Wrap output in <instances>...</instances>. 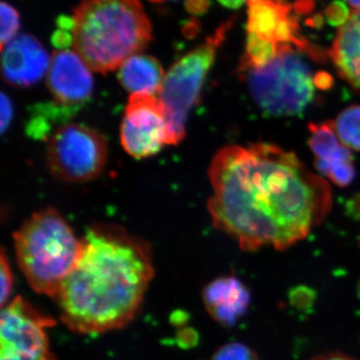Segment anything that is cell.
Wrapping results in <instances>:
<instances>
[{
    "instance_id": "cell-1",
    "label": "cell",
    "mask_w": 360,
    "mask_h": 360,
    "mask_svg": "<svg viewBox=\"0 0 360 360\" xmlns=\"http://www.w3.org/2000/svg\"><path fill=\"white\" fill-rule=\"evenodd\" d=\"M208 175L212 224L246 251L296 245L333 205L328 181L274 144L224 146L213 158Z\"/></svg>"
},
{
    "instance_id": "cell-2",
    "label": "cell",
    "mask_w": 360,
    "mask_h": 360,
    "mask_svg": "<svg viewBox=\"0 0 360 360\" xmlns=\"http://www.w3.org/2000/svg\"><path fill=\"white\" fill-rule=\"evenodd\" d=\"M75 269L56 296L73 333L98 335L127 326L141 309L155 276L150 245L115 224H94Z\"/></svg>"
},
{
    "instance_id": "cell-3",
    "label": "cell",
    "mask_w": 360,
    "mask_h": 360,
    "mask_svg": "<svg viewBox=\"0 0 360 360\" xmlns=\"http://www.w3.org/2000/svg\"><path fill=\"white\" fill-rule=\"evenodd\" d=\"M73 20V51L90 70L103 75L141 53L153 39V26L139 0H82Z\"/></svg>"
},
{
    "instance_id": "cell-4",
    "label": "cell",
    "mask_w": 360,
    "mask_h": 360,
    "mask_svg": "<svg viewBox=\"0 0 360 360\" xmlns=\"http://www.w3.org/2000/svg\"><path fill=\"white\" fill-rule=\"evenodd\" d=\"M16 257L30 288L56 298L82 250L65 217L53 208L32 215L13 234Z\"/></svg>"
},
{
    "instance_id": "cell-5",
    "label": "cell",
    "mask_w": 360,
    "mask_h": 360,
    "mask_svg": "<svg viewBox=\"0 0 360 360\" xmlns=\"http://www.w3.org/2000/svg\"><path fill=\"white\" fill-rule=\"evenodd\" d=\"M302 54L290 47L264 66L240 71L251 96L266 115H296L311 103L319 87L317 75H314Z\"/></svg>"
},
{
    "instance_id": "cell-6",
    "label": "cell",
    "mask_w": 360,
    "mask_h": 360,
    "mask_svg": "<svg viewBox=\"0 0 360 360\" xmlns=\"http://www.w3.org/2000/svg\"><path fill=\"white\" fill-rule=\"evenodd\" d=\"M232 25L233 20L225 21L205 42L179 58L165 75L158 97L167 113L172 146H176L186 136L187 118L200 101L217 49Z\"/></svg>"
},
{
    "instance_id": "cell-7",
    "label": "cell",
    "mask_w": 360,
    "mask_h": 360,
    "mask_svg": "<svg viewBox=\"0 0 360 360\" xmlns=\"http://www.w3.org/2000/svg\"><path fill=\"white\" fill-rule=\"evenodd\" d=\"M108 146L103 135L77 123H68L53 132L47 148L49 169L56 179L84 182L103 172Z\"/></svg>"
},
{
    "instance_id": "cell-8",
    "label": "cell",
    "mask_w": 360,
    "mask_h": 360,
    "mask_svg": "<svg viewBox=\"0 0 360 360\" xmlns=\"http://www.w3.org/2000/svg\"><path fill=\"white\" fill-rule=\"evenodd\" d=\"M56 321L42 314L21 296L2 307L0 360H56L46 329Z\"/></svg>"
},
{
    "instance_id": "cell-9",
    "label": "cell",
    "mask_w": 360,
    "mask_h": 360,
    "mask_svg": "<svg viewBox=\"0 0 360 360\" xmlns=\"http://www.w3.org/2000/svg\"><path fill=\"white\" fill-rule=\"evenodd\" d=\"M120 141L135 158H146L172 146L167 113L158 96L132 94L125 108Z\"/></svg>"
},
{
    "instance_id": "cell-10",
    "label": "cell",
    "mask_w": 360,
    "mask_h": 360,
    "mask_svg": "<svg viewBox=\"0 0 360 360\" xmlns=\"http://www.w3.org/2000/svg\"><path fill=\"white\" fill-rule=\"evenodd\" d=\"M297 11L286 0H248V33L281 47H295L314 60L323 52L302 37Z\"/></svg>"
},
{
    "instance_id": "cell-11",
    "label": "cell",
    "mask_w": 360,
    "mask_h": 360,
    "mask_svg": "<svg viewBox=\"0 0 360 360\" xmlns=\"http://www.w3.org/2000/svg\"><path fill=\"white\" fill-rule=\"evenodd\" d=\"M91 71L75 51L54 52L47 72V85L56 103L72 108L89 101L94 90Z\"/></svg>"
},
{
    "instance_id": "cell-12",
    "label": "cell",
    "mask_w": 360,
    "mask_h": 360,
    "mask_svg": "<svg viewBox=\"0 0 360 360\" xmlns=\"http://www.w3.org/2000/svg\"><path fill=\"white\" fill-rule=\"evenodd\" d=\"M309 129L316 169L338 186H349L355 177L354 156L336 134L335 122L310 123Z\"/></svg>"
},
{
    "instance_id": "cell-13",
    "label": "cell",
    "mask_w": 360,
    "mask_h": 360,
    "mask_svg": "<svg viewBox=\"0 0 360 360\" xmlns=\"http://www.w3.org/2000/svg\"><path fill=\"white\" fill-rule=\"evenodd\" d=\"M51 58L30 34H20L2 49V75L8 84L28 87L49 72Z\"/></svg>"
},
{
    "instance_id": "cell-14",
    "label": "cell",
    "mask_w": 360,
    "mask_h": 360,
    "mask_svg": "<svg viewBox=\"0 0 360 360\" xmlns=\"http://www.w3.org/2000/svg\"><path fill=\"white\" fill-rule=\"evenodd\" d=\"M202 300L215 321L226 328L236 326L250 309V290L233 276L219 277L205 286Z\"/></svg>"
},
{
    "instance_id": "cell-15",
    "label": "cell",
    "mask_w": 360,
    "mask_h": 360,
    "mask_svg": "<svg viewBox=\"0 0 360 360\" xmlns=\"http://www.w3.org/2000/svg\"><path fill=\"white\" fill-rule=\"evenodd\" d=\"M329 56L340 77L360 90V11L340 27Z\"/></svg>"
},
{
    "instance_id": "cell-16",
    "label": "cell",
    "mask_w": 360,
    "mask_h": 360,
    "mask_svg": "<svg viewBox=\"0 0 360 360\" xmlns=\"http://www.w3.org/2000/svg\"><path fill=\"white\" fill-rule=\"evenodd\" d=\"M165 73L160 61L153 56L135 54L127 58L120 68V84L132 94L158 96Z\"/></svg>"
},
{
    "instance_id": "cell-17",
    "label": "cell",
    "mask_w": 360,
    "mask_h": 360,
    "mask_svg": "<svg viewBox=\"0 0 360 360\" xmlns=\"http://www.w3.org/2000/svg\"><path fill=\"white\" fill-rule=\"evenodd\" d=\"M335 127L345 146L360 151V105L345 108L336 118Z\"/></svg>"
},
{
    "instance_id": "cell-18",
    "label": "cell",
    "mask_w": 360,
    "mask_h": 360,
    "mask_svg": "<svg viewBox=\"0 0 360 360\" xmlns=\"http://www.w3.org/2000/svg\"><path fill=\"white\" fill-rule=\"evenodd\" d=\"M0 20H1V30H0V42L1 49L8 44L11 40L15 39L20 26V13L15 7L6 1L1 2L0 6Z\"/></svg>"
},
{
    "instance_id": "cell-19",
    "label": "cell",
    "mask_w": 360,
    "mask_h": 360,
    "mask_svg": "<svg viewBox=\"0 0 360 360\" xmlns=\"http://www.w3.org/2000/svg\"><path fill=\"white\" fill-rule=\"evenodd\" d=\"M212 360H259L257 354L243 343L231 342L219 348Z\"/></svg>"
},
{
    "instance_id": "cell-20",
    "label": "cell",
    "mask_w": 360,
    "mask_h": 360,
    "mask_svg": "<svg viewBox=\"0 0 360 360\" xmlns=\"http://www.w3.org/2000/svg\"><path fill=\"white\" fill-rule=\"evenodd\" d=\"M0 260V271H1V307H6L13 288V270L9 265L8 259L2 250Z\"/></svg>"
},
{
    "instance_id": "cell-21",
    "label": "cell",
    "mask_w": 360,
    "mask_h": 360,
    "mask_svg": "<svg viewBox=\"0 0 360 360\" xmlns=\"http://www.w3.org/2000/svg\"><path fill=\"white\" fill-rule=\"evenodd\" d=\"M350 15L349 9L347 8V4L345 1L340 0H335L331 2L326 9V18L328 21L329 25L333 26L345 25L349 20Z\"/></svg>"
},
{
    "instance_id": "cell-22",
    "label": "cell",
    "mask_w": 360,
    "mask_h": 360,
    "mask_svg": "<svg viewBox=\"0 0 360 360\" xmlns=\"http://www.w3.org/2000/svg\"><path fill=\"white\" fill-rule=\"evenodd\" d=\"M51 42L59 51H65L73 44L72 33L63 30H58L52 34Z\"/></svg>"
},
{
    "instance_id": "cell-23",
    "label": "cell",
    "mask_w": 360,
    "mask_h": 360,
    "mask_svg": "<svg viewBox=\"0 0 360 360\" xmlns=\"http://www.w3.org/2000/svg\"><path fill=\"white\" fill-rule=\"evenodd\" d=\"M210 6H212L210 0H186L184 2L187 13L194 16L203 15L210 11Z\"/></svg>"
},
{
    "instance_id": "cell-24",
    "label": "cell",
    "mask_w": 360,
    "mask_h": 360,
    "mask_svg": "<svg viewBox=\"0 0 360 360\" xmlns=\"http://www.w3.org/2000/svg\"><path fill=\"white\" fill-rule=\"evenodd\" d=\"M13 103L6 94H1V131L4 132L8 129L13 120Z\"/></svg>"
},
{
    "instance_id": "cell-25",
    "label": "cell",
    "mask_w": 360,
    "mask_h": 360,
    "mask_svg": "<svg viewBox=\"0 0 360 360\" xmlns=\"http://www.w3.org/2000/svg\"><path fill=\"white\" fill-rule=\"evenodd\" d=\"M217 1L226 8L238 9L245 4L246 0H217Z\"/></svg>"
},
{
    "instance_id": "cell-26",
    "label": "cell",
    "mask_w": 360,
    "mask_h": 360,
    "mask_svg": "<svg viewBox=\"0 0 360 360\" xmlns=\"http://www.w3.org/2000/svg\"><path fill=\"white\" fill-rule=\"evenodd\" d=\"M312 360H354L352 357L347 356V355L341 354H328L319 355V356L315 357Z\"/></svg>"
},
{
    "instance_id": "cell-27",
    "label": "cell",
    "mask_w": 360,
    "mask_h": 360,
    "mask_svg": "<svg viewBox=\"0 0 360 360\" xmlns=\"http://www.w3.org/2000/svg\"><path fill=\"white\" fill-rule=\"evenodd\" d=\"M355 11H360V0H345Z\"/></svg>"
},
{
    "instance_id": "cell-28",
    "label": "cell",
    "mask_w": 360,
    "mask_h": 360,
    "mask_svg": "<svg viewBox=\"0 0 360 360\" xmlns=\"http://www.w3.org/2000/svg\"><path fill=\"white\" fill-rule=\"evenodd\" d=\"M149 1L155 2V4H160V2H165V0H149Z\"/></svg>"
},
{
    "instance_id": "cell-29",
    "label": "cell",
    "mask_w": 360,
    "mask_h": 360,
    "mask_svg": "<svg viewBox=\"0 0 360 360\" xmlns=\"http://www.w3.org/2000/svg\"><path fill=\"white\" fill-rule=\"evenodd\" d=\"M359 295H360V283H359Z\"/></svg>"
}]
</instances>
